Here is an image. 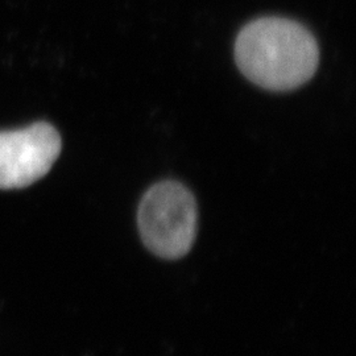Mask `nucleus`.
<instances>
[{"label":"nucleus","instance_id":"2","mask_svg":"<svg viewBox=\"0 0 356 356\" xmlns=\"http://www.w3.org/2000/svg\"><path fill=\"white\" fill-rule=\"evenodd\" d=\"M197 204L191 191L176 181L153 185L141 200L138 223L145 247L164 259L191 251L197 235Z\"/></svg>","mask_w":356,"mask_h":356},{"label":"nucleus","instance_id":"3","mask_svg":"<svg viewBox=\"0 0 356 356\" xmlns=\"http://www.w3.org/2000/svg\"><path fill=\"white\" fill-rule=\"evenodd\" d=\"M61 148L60 134L47 122L0 131V189H23L41 179L58 159Z\"/></svg>","mask_w":356,"mask_h":356},{"label":"nucleus","instance_id":"1","mask_svg":"<svg viewBox=\"0 0 356 356\" xmlns=\"http://www.w3.org/2000/svg\"><path fill=\"white\" fill-rule=\"evenodd\" d=\"M235 60L254 85L289 91L314 76L319 49L305 26L282 17H263L243 28L235 42Z\"/></svg>","mask_w":356,"mask_h":356}]
</instances>
